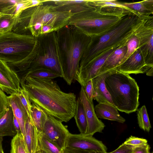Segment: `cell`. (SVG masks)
Masks as SVG:
<instances>
[{
    "label": "cell",
    "mask_w": 153,
    "mask_h": 153,
    "mask_svg": "<svg viewBox=\"0 0 153 153\" xmlns=\"http://www.w3.org/2000/svg\"><path fill=\"white\" fill-rule=\"evenodd\" d=\"M10 153H28L22 133H17L11 143Z\"/></svg>",
    "instance_id": "cell-31"
},
{
    "label": "cell",
    "mask_w": 153,
    "mask_h": 153,
    "mask_svg": "<svg viewBox=\"0 0 153 153\" xmlns=\"http://www.w3.org/2000/svg\"><path fill=\"white\" fill-rule=\"evenodd\" d=\"M38 133L33 121L28 117L25 123V134L23 136L28 153H36L39 149Z\"/></svg>",
    "instance_id": "cell-20"
},
{
    "label": "cell",
    "mask_w": 153,
    "mask_h": 153,
    "mask_svg": "<svg viewBox=\"0 0 153 153\" xmlns=\"http://www.w3.org/2000/svg\"><path fill=\"white\" fill-rule=\"evenodd\" d=\"M106 74L107 72L101 74L92 79L94 90V99L99 103L105 102L114 105L105 84Z\"/></svg>",
    "instance_id": "cell-17"
},
{
    "label": "cell",
    "mask_w": 153,
    "mask_h": 153,
    "mask_svg": "<svg viewBox=\"0 0 153 153\" xmlns=\"http://www.w3.org/2000/svg\"><path fill=\"white\" fill-rule=\"evenodd\" d=\"M126 46L127 51L126 53L121 61L119 65L123 63L138 48V39L135 34L128 41Z\"/></svg>",
    "instance_id": "cell-34"
},
{
    "label": "cell",
    "mask_w": 153,
    "mask_h": 153,
    "mask_svg": "<svg viewBox=\"0 0 153 153\" xmlns=\"http://www.w3.org/2000/svg\"><path fill=\"white\" fill-rule=\"evenodd\" d=\"M31 114L33 122L39 132H42L47 118V113L37 105L31 103Z\"/></svg>",
    "instance_id": "cell-26"
},
{
    "label": "cell",
    "mask_w": 153,
    "mask_h": 153,
    "mask_svg": "<svg viewBox=\"0 0 153 153\" xmlns=\"http://www.w3.org/2000/svg\"><path fill=\"white\" fill-rule=\"evenodd\" d=\"M63 153H107L92 150H87L65 147L62 150Z\"/></svg>",
    "instance_id": "cell-39"
},
{
    "label": "cell",
    "mask_w": 153,
    "mask_h": 153,
    "mask_svg": "<svg viewBox=\"0 0 153 153\" xmlns=\"http://www.w3.org/2000/svg\"><path fill=\"white\" fill-rule=\"evenodd\" d=\"M25 109L28 116L32 121L31 114V107L32 103L29 99L28 95L26 91L21 88L19 93L17 94Z\"/></svg>",
    "instance_id": "cell-33"
},
{
    "label": "cell",
    "mask_w": 153,
    "mask_h": 153,
    "mask_svg": "<svg viewBox=\"0 0 153 153\" xmlns=\"http://www.w3.org/2000/svg\"><path fill=\"white\" fill-rule=\"evenodd\" d=\"M43 2L52 5L58 11H70L73 14L95 10L90 0H43Z\"/></svg>",
    "instance_id": "cell-16"
},
{
    "label": "cell",
    "mask_w": 153,
    "mask_h": 153,
    "mask_svg": "<svg viewBox=\"0 0 153 153\" xmlns=\"http://www.w3.org/2000/svg\"><path fill=\"white\" fill-rule=\"evenodd\" d=\"M9 107L7 96L0 88V119L4 114Z\"/></svg>",
    "instance_id": "cell-36"
},
{
    "label": "cell",
    "mask_w": 153,
    "mask_h": 153,
    "mask_svg": "<svg viewBox=\"0 0 153 153\" xmlns=\"http://www.w3.org/2000/svg\"><path fill=\"white\" fill-rule=\"evenodd\" d=\"M132 153H133V152H132Z\"/></svg>",
    "instance_id": "cell-46"
},
{
    "label": "cell",
    "mask_w": 153,
    "mask_h": 153,
    "mask_svg": "<svg viewBox=\"0 0 153 153\" xmlns=\"http://www.w3.org/2000/svg\"><path fill=\"white\" fill-rule=\"evenodd\" d=\"M126 45L119 47L113 52L101 68L98 75L113 69L119 65L126 53Z\"/></svg>",
    "instance_id": "cell-21"
},
{
    "label": "cell",
    "mask_w": 153,
    "mask_h": 153,
    "mask_svg": "<svg viewBox=\"0 0 153 153\" xmlns=\"http://www.w3.org/2000/svg\"><path fill=\"white\" fill-rule=\"evenodd\" d=\"M37 40L32 35L12 31L0 33V59L8 64L23 60L31 54Z\"/></svg>",
    "instance_id": "cell-7"
},
{
    "label": "cell",
    "mask_w": 153,
    "mask_h": 153,
    "mask_svg": "<svg viewBox=\"0 0 153 153\" xmlns=\"http://www.w3.org/2000/svg\"><path fill=\"white\" fill-rule=\"evenodd\" d=\"M113 69L129 75L145 73L146 75L151 76L153 73V67L146 66L138 48L123 63Z\"/></svg>",
    "instance_id": "cell-14"
},
{
    "label": "cell",
    "mask_w": 153,
    "mask_h": 153,
    "mask_svg": "<svg viewBox=\"0 0 153 153\" xmlns=\"http://www.w3.org/2000/svg\"><path fill=\"white\" fill-rule=\"evenodd\" d=\"M150 147L148 144L145 146L134 148L133 153H150Z\"/></svg>",
    "instance_id": "cell-40"
},
{
    "label": "cell",
    "mask_w": 153,
    "mask_h": 153,
    "mask_svg": "<svg viewBox=\"0 0 153 153\" xmlns=\"http://www.w3.org/2000/svg\"><path fill=\"white\" fill-rule=\"evenodd\" d=\"M74 117L80 134L85 135L87 131V123L83 106L79 97L76 100Z\"/></svg>",
    "instance_id": "cell-25"
},
{
    "label": "cell",
    "mask_w": 153,
    "mask_h": 153,
    "mask_svg": "<svg viewBox=\"0 0 153 153\" xmlns=\"http://www.w3.org/2000/svg\"><path fill=\"white\" fill-rule=\"evenodd\" d=\"M133 150L134 148L132 147L123 143L114 151L107 153H132Z\"/></svg>",
    "instance_id": "cell-38"
},
{
    "label": "cell",
    "mask_w": 153,
    "mask_h": 153,
    "mask_svg": "<svg viewBox=\"0 0 153 153\" xmlns=\"http://www.w3.org/2000/svg\"><path fill=\"white\" fill-rule=\"evenodd\" d=\"M13 124L17 133H22L20 125L17 119L13 116Z\"/></svg>",
    "instance_id": "cell-41"
},
{
    "label": "cell",
    "mask_w": 153,
    "mask_h": 153,
    "mask_svg": "<svg viewBox=\"0 0 153 153\" xmlns=\"http://www.w3.org/2000/svg\"><path fill=\"white\" fill-rule=\"evenodd\" d=\"M22 88L27 92L31 103L37 105L47 114L61 122L74 117L76 105L75 94L65 93L52 79L22 77Z\"/></svg>",
    "instance_id": "cell-1"
},
{
    "label": "cell",
    "mask_w": 153,
    "mask_h": 153,
    "mask_svg": "<svg viewBox=\"0 0 153 153\" xmlns=\"http://www.w3.org/2000/svg\"><path fill=\"white\" fill-rule=\"evenodd\" d=\"M38 146L45 153H63L62 150L42 132L38 133Z\"/></svg>",
    "instance_id": "cell-28"
},
{
    "label": "cell",
    "mask_w": 153,
    "mask_h": 153,
    "mask_svg": "<svg viewBox=\"0 0 153 153\" xmlns=\"http://www.w3.org/2000/svg\"><path fill=\"white\" fill-rule=\"evenodd\" d=\"M138 49L146 66L153 67V35L146 43Z\"/></svg>",
    "instance_id": "cell-29"
},
{
    "label": "cell",
    "mask_w": 153,
    "mask_h": 153,
    "mask_svg": "<svg viewBox=\"0 0 153 153\" xmlns=\"http://www.w3.org/2000/svg\"><path fill=\"white\" fill-rule=\"evenodd\" d=\"M7 99L13 116L20 125L21 133L23 137L25 134V123L28 117L27 112L19 97L16 94L7 96Z\"/></svg>",
    "instance_id": "cell-18"
},
{
    "label": "cell",
    "mask_w": 153,
    "mask_h": 153,
    "mask_svg": "<svg viewBox=\"0 0 153 153\" xmlns=\"http://www.w3.org/2000/svg\"><path fill=\"white\" fill-rule=\"evenodd\" d=\"M13 114L10 106L4 114L0 119V137L6 136L14 137L17 134L13 122Z\"/></svg>",
    "instance_id": "cell-23"
},
{
    "label": "cell",
    "mask_w": 153,
    "mask_h": 153,
    "mask_svg": "<svg viewBox=\"0 0 153 153\" xmlns=\"http://www.w3.org/2000/svg\"><path fill=\"white\" fill-rule=\"evenodd\" d=\"M83 88L88 99L93 101L94 97V90L92 79L86 82Z\"/></svg>",
    "instance_id": "cell-37"
},
{
    "label": "cell",
    "mask_w": 153,
    "mask_h": 153,
    "mask_svg": "<svg viewBox=\"0 0 153 153\" xmlns=\"http://www.w3.org/2000/svg\"><path fill=\"white\" fill-rule=\"evenodd\" d=\"M65 147L82 150L107 152V148L101 141L93 136L80 134H69Z\"/></svg>",
    "instance_id": "cell-10"
},
{
    "label": "cell",
    "mask_w": 153,
    "mask_h": 153,
    "mask_svg": "<svg viewBox=\"0 0 153 153\" xmlns=\"http://www.w3.org/2000/svg\"><path fill=\"white\" fill-rule=\"evenodd\" d=\"M122 18L102 14L94 10L74 14L68 25L91 38L106 33L114 27Z\"/></svg>",
    "instance_id": "cell-6"
},
{
    "label": "cell",
    "mask_w": 153,
    "mask_h": 153,
    "mask_svg": "<svg viewBox=\"0 0 153 153\" xmlns=\"http://www.w3.org/2000/svg\"><path fill=\"white\" fill-rule=\"evenodd\" d=\"M94 110L97 117L99 118L117 121L123 123L125 119L119 113L114 105L105 103H99L96 105Z\"/></svg>",
    "instance_id": "cell-19"
},
{
    "label": "cell",
    "mask_w": 153,
    "mask_h": 153,
    "mask_svg": "<svg viewBox=\"0 0 153 153\" xmlns=\"http://www.w3.org/2000/svg\"><path fill=\"white\" fill-rule=\"evenodd\" d=\"M2 141L3 139L2 137H0V153H4L2 148Z\"/></svg>",
    "instance_id": "cell-42"
},
{
    "label": "cell",
    "mask_w": 153,
    "mask_h": 153,
    "mask_svg": "<svg viewBox=\"0 0 153 153\" xmlns=\"http://www.w3.org/2000/svg\"><path fill=\"white\" fill-rule=\"evenodd\" d=\"M105 82L117 110L128 114L137 111L139 105V88L134 79L113 69L107 72Z\"/></svg>",
    "instance_id": "cell-5"
},
{
    "label": "cell",
    "mask_w": 153,
    "mask_h": 153,
    "mask_svg": "<svg viewBox=\"0 0 153 153\" xmlns=\"http://www.w3.org/2000/svg\"><path fill=\"white\" fill-rule=\"evenodd\" d=\"M56 32L62 60L63 78L70 85L76 81L80 60L91 38L68 25Z\"/></svg>",
    "instance_id": "cell-4"
},
{
    "label": "cell",
    "mask_w": 153,
    "mask_h": 153,
    "mask_svg": "<svg viewBox=\"0 0 153 153\" xmlns=\"http://www.w3.org/2000/svg\"><path fill=\"white\" fill-rule=\"evenodd\" d=\"M37 38L39 44L38 52L29 69L47 68L63 78L62 60L56 31L45 34Z\"/></svg>",
    "instance_id": "cell-8"
},
{
    "label": "cell",
    "mask_w": 153,
    "mask_h": 153,
    "mask_svg": "<svg viewBox=\"0 0 153 153\" xmlns=\"http://www.w3.org/2000/svg\"><path fill=\"white\" fill-rule=\"evenodd\" d=\"M140 22V19L137 15H128L123 17L114 27L106 33L91 38L81 58L79 67L109 50L126 45L135 35Z\"/></svg>",
    "instance_id": "cell-3"
},
{
    "label": "cell",
    "mask_w": 153,
    "mask_h": 153,
    "mask_svg": "<svg viewBox=\"0 0 153 153\" xmlns=\"http://www.w3.org/2000/svg\"><path fill=\"white\" fill-rule=\"evenodd\" d=\"M42 133L63 150L68 134L67 126L60 120L47 114V118Z\"/></svg>",
    "instance_id": "cell-9"
},
{
    "label": "cell",
    "mask_w": 153,
    "mask_h": 153,
    "mask_svg": "<svg viewBox=\"0 0 153 153\" xmlns=\"http://www.w3.org/2000/svg\"><path fill=\"white\" fill-rule=\"evenodd\" d=\"M92 6L99 13L122 18L126 16L134 14L136 12L124 5L116 0H91Z\"/></svg>",
    "instance_id": "cell-15"
},
{
    "label": "cell",
    "mask_w": 153,
    "mask_h": 153,
    "mask_svg": "<svg viewBox=\"0 0 153 153\" xmlns=\"http://www.w3.org/2000/svg\"><path fill=\"white\" fill-rule=\"evenodd\" d=\"M137 117L140 128L144 131L149 132L151 128L146 106L143 105L137 111Z\"/></svg>",
    "instance_id": "cell-30"
},
{
    "label": "cell",
    "mask_w": 153,
    "mask_h": 153,
    "mask_svg": "<svg viewBox=\"0 0 153 153\" xmlns=\"http://www.w3.org/2000/svg\"><path fill=\"white\" fill-rule=\"evenodd\" d=\"M36 153H45L41 149H39V148L36 152Z\"/></svg>",
    "instance_id": "cell-43"
},
{
    "label": "cell",
    "mask_w": 153,
    "mask_h": 153,
    "mask_svg": "<svg viewBox=\"0 0 153 153\" xmlns=\"http://www.w3.org/2000/svg\"><path fill=\"white\" fill-rule=\"evenodd\" d=\"M22 73V77L29 76L35 78L52 79L60 77L57 74L44 68H29Z\"/></svg>",
    "instance_id": "cell-27"
},
{
    "label": "cell",
    "mask_w": 153,
    "mask_h": 153,
    "mask_svg": "<svg viewBox=\"0 0 153 153\" xmlns=\"http://www.w3.org/2000/svg\"><path fill=\"white\" fill-rule=\"evenodd\" d=\"M116 49L109 50L84 66L79 67L76 73V81L83 87L88 81L98 75L101 68L106 59Z\"/></svg>",
    "instance_id": "cell-11"
},
{
    "label": "cell",
    "mask_w": 153,
    "mask_h": 153,
    "mask_svg": "<svg viewBox=\"0 0 153 153\" xmlns=\"http://www.w3.org/2000/svg\"><path fill=\"white\" fill-rule=\"evenodd\" d=\"M0 88L8 94H18L21 88L20 79L7 63L0 59Z\"/></svg>",
    "instance_id": "cell-13"
},
{
    "label": "cell",
    "mask_w": 153,
    "mask_h": 153,
    "mask_svg": "<svg viewBox=\"0 0 153 153\" xmlns=\"http://www.w3.org/2000/svg\"><path fill=\"white\" fill-rule=\"evenodd\" d=\"M0 33H1V32H0Z\"/></svg>",
    "instance_id": "cell-45"
},
{
    "label": "cell",
    "mask_w": 153,
    "mask_h": 153,
    "mask_svg": "<svg viewBox=\"0 0 153 153\" xmlns=\"http://www.w3.org/2000/svg\"><path fill=\"white\" fill-rule=\"evenodd\" d=\"M79 97L83 105L87 123V131L85 135L93 136L96 132H102L105 126L97 117L93 101L88 99L82 86Z\"/></svg>",
    "instance_id": "cell-12"
},
{
    "label": "cell",
    "mask_w": 153,
    "mask_h": 153,
    "mask_svg": "<svg viewBox=\"0 0 153 153\" xmlns=\"http://www.w3.org/2000/svg\"><path fill=\"white\" fill-rule=\"evenodd\" d=\"M153 153V152H152L151 153Z\"/></svg>",
    "instance_id": "cell-44"
},
{
    "label": "cell",
    "mask_w": 153,
    "mask_h": 153,
    "mask_svg": "<svg viewBox=\"0 0 153 153\" xmlns=\"http://www.w3.org/2000/svg\"><path fill=\"white\" fill-rule=\"evenodd\" d=\"M27 0H0V13L14 15L16 17L27 7Z\"/></svg>",
    "instance_id": "cell-22"
},
{
    "label": "cell",
    "mask_w": 153,
    "mask_h": 153,
    "mask_svg": "<svg viewBox=\"0 0 153 153\" xmlns=\"http://www.w3.org/2000/svg\"><path fill=\"white\" fill-rule=\"evenodd\" d=\"M0 14V32L2 33L12 31L16 17L13 15Z\"/></svg>",
    "instance_id": "cell-32"
},
{
    "label": "cell",
    "mask_w": 153,
    "mask_h": 153,
    "mask_svg": "<svg viewBox=\"0 0 153 153\" xmlns=\"http://www.w3.org/2000/svg\"><path fill=\"white\" fill-rule=\"evenodd\" d=\"M73 14L70 11H58L42 1L20 12L16 17L12 31L37 38L68 25Z\"/></svg>",
    "instance_id": "cell-2"
},
{
    "label": "cell",
    "mask_w": 153,
    "mask_h": 153,
    "mask_svg": "<svg viewBox=\"0 0 153 153\" xmlns=\"http://www.w3.org/2000/svg\"><path fill=\"white\" fill-rule=\"evenodd\" d=\"M123 143L131 146L134 149L145 146L148 144L146 139L132 136L127 138Z\"/></svg>",
    "instance_id": "cell-35"
},
{
    "label": "cell",
    "mask_w": 153,
    "mask_h": 153,
    "mask_svg": "<svg viewBox=\"0 0 153 153\" xmlns=\"http://www.w3.org/2000/svg\"><path fill=\"white\" fill-rule=\"evenodd\" d=\"M122 3L126 7L135 11L139 18L149 16L153 14V0Z\"/></svg>",
    "instance_id": "cell-24"
}]
</instances>
